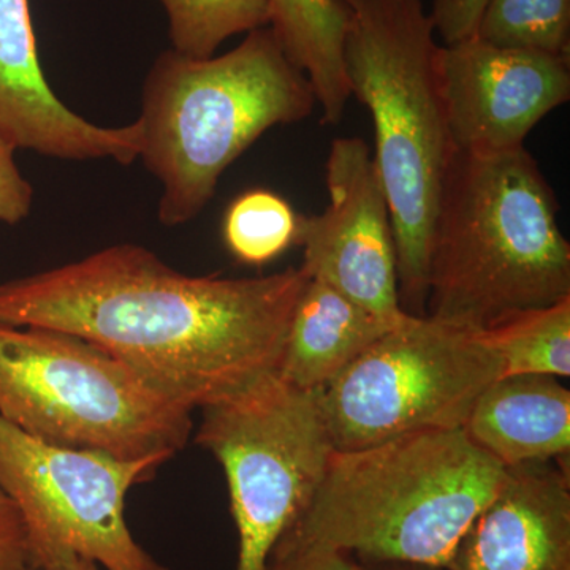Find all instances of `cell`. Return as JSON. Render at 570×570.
Segmentation results:
<instances>
[{
	"mask_svg": "<svg viewBox=\"0 0 570 570\" xmlns=\"http://www.w3.org/2000/svg\"><path fill=\"white\" fill-rule=\"evenodd\" d=\"M309 275L187 276L138 245L0 284V322L88 341L194 411L279 374Z\"/></svg>",
	"mask_w": 570,
	"mask_h": 570,
	"instance_id": "cell-1",
	"label": "cell"
},
{
	"mask_svg": "<svg viewBox=\"0 0 570 570\" xmlns=\"http://www.w3.org/2000/svg\"><path fill=\"white\" fill-rule=\"evenodd\" d=\"M558 209L527 148L453 153L434 217L425 316L478 332L570 298Z\"/></svg>",
	"mask_w": 570,
	"mask_h": 570,
	"instance_id": "cell-2",
	"label": "cell"
},
{
	"mask_svg": "<svg viewBox=\"0 0 570 570\" xmlns=\"http://www.w3.org/2000/svg\"><path fill=\"white\" fill-rule=\"evenodd\" d=\"M508 468L463 428L422 430L335 450L292 530L360 562L445 568Z\"/></svg>",
	"mask_w": 570,
	"mask_h": 570,
	"instance_id": "cell-3",
	"label": "cell"
},
{
	"mask_svg": "<svg viewBox=\"0 0 570 570\" xmlns=\"http://www.w3.org/2000/svg\"><path fill=\"white\" fill-rule=\"evenodd\" d=\"M341 2L348 11V86L376 132L373 156L392 214L401 309L423 317L439 194L455 153L439 92L436 32L422 0Z\"/></svg>",
	"mask_w": 570,
	"mask_h": 570,
	"instance_id": "cell-4",
	"label": "cell"
},
{
	"mask_svg": "<svg viewBox=\"0 0 570 570\" xmlns=\"http://www.w3.org/2000/svg\"><path fill=\"white\" fill-rule=\"evenodd\" d=\"M305 73L288 61L269 28L217 58L174 50L154 61L142 85L140 159L163 184L160 223H190L216 193L224 171L276 126L313 115Z\"/></svg>",
	"mask_w": 570,
	"mask_h": 570,
	"instance_id": "cell-5",
	"label": "cell"
},
{
	"mask_svg": "<svg viewBox=\"0 0 570 570\" xmlns=\"http://www.w3.org/2000/svg\"><path fill=\"white\" fill-rule=\"evenodd\" d=\"M0 419L29 436L122 460L174 459L193 411L69 333L0 322Z\"/></svg>",
	"mask_w": 570,
	"mask_h": 570,
	"instance_id": "cell-6",
	"label": "cell"
},
{
	"mask_svg": "<svg viewBox=\"0 0 570 570\" xmlns=\"http://www.w3.org/2000/svg\"><path fill=\"white\" fill-rule=\"evenodd\" d=\"M502 376L478 332L407 316L367 347L317 400L335 450H355L422 430H459Z\"/></svg>",
	"mask_w": 570,
	"mask_h": 570,
	"instance_id": "cell-7",
	"label": "cell"
},
{
	"mask_svg": "<svg viewBox=\"0 0 570 570\" xmlns=\"http://www.w3.org/2000/svg\"><path fill=\"white\" fill-rule=\"evenodd\" d=\"M197 442L227 479L238 532L235 570H264L316 493L335 452L317 392L269 379L245 395L200 409Z\"/></svg>",
	"mask_w": 570,
	"mask_h": 570,
	"instance_id": "cell-8",
	"label": "cell"
},
{
	"mask_svg": "<svg viewBox=\"0 0 570 570\" xmlns=\"http://www.w3.org/2000/svg\"><path fill=\"white\" fill-rule=\"evenodd\" d=\"M167 461L59 448L0 419V485L20 512L29 569L85 558L104 570H168L134 539L124 515L129 490Z\"/></svg>",
	"mask_w": 570,
	"mask_h": 570,
	"instance_id": "cell-9",
	"label": "cell"
},
{
	"mask_svg": "<svg viewBox=\"0 0 570 570\" xmlns=\"http://www.w3.org/2000/svg\"><path fill=\"white\" fill-rule=\"evenodd\" d=\"M330 204L302 217V268L374 316L400 324L409 314L397 296L392 214L373 151L362 138H337L326 160Z\"/></svg>",
	"mask_w": 570,
	"mask_h": 570,
	"instance_id": "cell-10",
	"label": "cell"
},
{
	"mask_svg": "<svg viewBox=\"0 0 570 570\" xmlns=\"http://www.w3.org/2000/svg\"><path fill=\"white\" fill-rule=\"evenodd\" d=\"M436 69L456 153L524 148L540 119L570 99L566 56L497 47L472 36L439 47Z\"/></svg>",
	"mask_w": 570,
	"mask_h": 570,
	"instance_id": "cell-11",
	"label": "cell"
},
{
	"mask_svg": "<svg viewBox=\"0 0 570 570\" xmlns=\"http://www.w3.org/2000/svg\"><path fill=\"white\" fill-rule=\"evenodd\" d=\"M0 137L17 151L77 163L132 165L141 149L137 121L97 126L56 96L41 69L29 0H0Z\"/></svg>",
	"mask_w": 570,
	"mask_h": 570,
	"instance_id": "cell-12",
	"label": "cell"
},
{
	"mask_svg": "<svg viewBox=\"0 0 570 570\" xmlns=\"http://www.w3.org/2000/svg\"><path fill=\"white\" fill-rule=\"evenodd\" d=\"M444 569L570 570L564 460L508 468L501 489L472 521Z\"/></svg>",
	"mask_w": 570,
	"mask_h": 570,
	"instance_id": "cell-13",
	"label": "cell"
},
{
	"mask_svg": "<svg viewBox=\"0 0 570 570\" xmlns=\"http://www.w3.org/2000/svg\"><path fill=\"white\" fill-rule=\"evenodd\" d=\"M463 430L504 468L568 460L569 389L553 376L498 377L480 395Z\"/></svg>",
	"mask_w": 570,
	"mask_h": 570,
	"instance_id": "cell-14",
	"label": "cell"
},
{
	"mask_svg": "<svg viewBox=\"0 0 570 570\" xmlns=\"http://www.w3.org/2000/svg\"><path fill=\"white\" fill-rule=\"evenodd\" d=\"M395 325L309 277L295 306L277 376L292 387L318 392Z\"/></svg>",
	"mask_w": 570,
	"mask_h": 570,
	"instance_id": "cell-15",
	"label": "cell"
},
{
	"mask_svg": "<svg viewBox=\"0 0 570 570\" xmlns=\"http://www.w3.org/2000/svg\"><path fill=\"white\" fill-rule=\"evenodd\" d=\"M268 28L313 86L321 122L336 126L352 97L344 69L346 6L341 0H268Z\"/></svg>",
	"mask_w": 570,
	"mask_h": 570,
	"instance_id": "cell-16",
	"label": "cell"
},
{
	"mask_svg": "<svg viewBox=\"0 0 570 570\" xmlns=\"http://www.w3.org/2000/svg\"><path fill=\"white\" fill-rule=\"evenodd\" d=\"M478 336L498 356L502 376H570V298L504 318Z\"/></svg>",
	"mask_w": 570,
	"mask_h": 570,
	"instance_id": "cell-17",
	"label": "cell"
},
{
	"mask_svg": "<svg viewBox=\"0 0 570 570\" xmlns=\"http://www.w3.org/2000/svg\"><path fill=\"white\" fill-rule=\"evenodd\" d=\"M168 17L171 50L213 58L230 37L268 28V0H160Z\"/></svg>",
	"mask_w": 570,
	"mask_h": 570,
	"instance_id": "cell-18",
	"label": "cell"
},
{
	"mask_svg": "<svg viewBox=\"0 0 570 570\" xmlns=\"http://www.w3.org/2000/svg\"><path fill=\"white\" fill-rule=\"evenodd\" d=\"M302 217L279 195L247 190L225 213V246L243 264L264 265L298 245Z\"/></svg>",
	"mask_w": 570,
	"mask_h": 570,
	"instance_id": "cell-19",
	"label": "cell"
},
{
	"mask_svg": "<svg viewBox=\"0 0 570 570\" xmlns=\"http://www.w3.org/2000/svg\"><path fill=\"white\" fill-rule=\"evenodd\" d=\"M474 37L497 47L569 58L570 0H489Z\"/></svg>",
	"mask_w": 570,
	"mask_h": 570,
	"instance_id": "cell-20",
	"label": "cell"
},
{
	"mask_svg": "<svg viewBox=\"0 0 570 570\" xmlns=\"http://www.w3.org/2000/svg\"><path fill=\"white\" fill-rule=\"evenodd\" d=\"M264 570H362L348 551L305 538L292 528L281 535Z\"/></svg>",
	"mask_w": 570,
	"mask_h": 570,
	"instance_id": "cell-21",
	"label": "cell"
},
{
	"mask_svg": "<svg viewBox=\"0 0 570 570\" xmlns=\"http://www.w3.org/2000/svg\"><path fill=\"white\" fill-rule=\"evenodd\" d=\"M17 148L0 137V223L20 224L31 214L33 189L14 160Z\"/></svg>",
	"mask_w": 570,
	"mask_h": 570,
	"instance_id": "cell-22",
	"label": "cell"
},
{
	"mask_svg": "<svg viewBox=\"0 0 570 570\" xmlns=\"http://www.w3.org/2000/svg\"><path fill=\"white\" fill-rule=\"evenodd\" d=\"M489 0H433L431 20L434 32L445 45L459 43L474 36Z\"/></svg>",
	"mask_w": 570,
	"mask_h": 570,
	"instance_id": "cell-23",
	"label": "cell"
},
{
	"mask_svg": "<svg viewBox=\"0 0 570 570\" xmlns=\"http://www.w3.org/2000/svg\"><path fill=\"white\" fill-rule=\"evenodd\" d=\"M28 569V550L20 512L0 485V570Z\"/></svg>",
	"mask_w": 570,
	"mask_h": 570,
	"instance_id": "cell-24",
	"label": "cell"
},
{
	"mask_svg": "<svg viewBox=\"0 0 570 570\" xmlns=\"http://www.w3.org/2000/svg\"><path fill=\"white\" fill-rule=\"evenodd\" d=\"M362 570H445L436 566L409 564V562H360Z\"/></svg>",
	"mask_w": 570,
	"mask_h": 570,
	"instance_id": "cell-25",
	"label": "cell"
},
{
	"mask_svg": "<svg viewBox=\"0 0 570 570\" xmlns=\"http://www.w3.org/2000/svg\"><path fill=\"white\" fill-rule=\"evenodd\" d=\"M32 570V569H28ZM55 570H104L97 562L85 560V558H73V560L67 561L61 568Z\"/></svg>",
	"mask_w": 570,
	"mask_h": 570,
	"instance_id": "cell-26",
	"label": "cell"
}]
</instances>
